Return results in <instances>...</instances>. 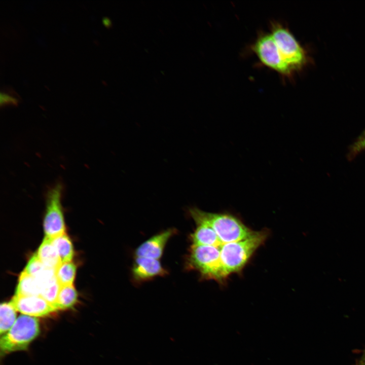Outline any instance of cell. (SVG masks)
<instances>
[{"label":"cell","mask_w":365,"mask_h":365,"mask_svg":"<svg viewBox=\"0 0 365 365\" xmlns=\"http://www.w3.org/2000/svg\"><path fill=\"white\" fill-rule=\"evenodd\" d=\"M268 234L265 229L253 231L244 239L221 246V260L228 276L242 271L254 252L264 244Z\"/></svg>","instance_id":"cell-2"},{"label":"cell","mask_w":365,"mask_h":365,"mask_svg":"<svg viewBox=\"0 0 365 365\" xmlns=\"http://www.w3.org/2000/svg\"><path fill=\"white\" fill-rule=\"evenodd\" d=\"M188 211L196 224L212 228L223 244L244 239L253 232L237 216L228 212H208L196 207L189 208Z\"/></svg>","instance_id":"cell-1"},{"label":"cell","mask_w":365,"mask_h":365,"mask_svg":"<svg viewBox=\"0 0 365 365\" xmlns=\"http://www.w3.org/2000/svg\"><path fill=\"white\" fill-rule=\"evenodd\" d=\"M251 50L264 66L284 78L292 77L294 74L283 62L270 32H260L252 44Z\"/></svg>","instance_id":"cell-7"},{"label":"cell","mask_w":365,"mask_h":365,"mask_svg":"<svg viewBox=\"0 0 365 365\" xmlns=\"http://www.w3.org/2000/svg\"><path fill=\"white\" fill-rule=\"evenodd\" d=\"M40 333L38 318L23 314L20 315L11 329L1 336V355L27 350L29 344Z\"/></svg>","instance_id":"cell-4"},{"label":"cell","mask_w":365,"mask_h":365,"mask_svg":"<svg viewBox=\"0 0 365 365\" xmlns=\"http://www.w3.org/2000/svg\"><path fill=\"white\" fill-rule=\"evenodd\" d=\"M197 227L191 235L192 244L221 247L223 243L212 228L204 224H196Z\"/></svg>","instance_id":"cell-11"},{"label":"cell","mask_w":365,"mask_h":365,"mask_svg":"<svg viewBox=\"0 0 365 365\" xmlns=\"http://www.w3.org/2000/svg\"><path fill=\"white\" fill-rule=\"evenodd\" d=\"M133 278L137 281H145L167 274L159 260L136 257L132 269Z\"/></svg>","instance_id":"cell-10"},{"label":"cell","mask_w":365,"mask_h":365,"mask_svg":"<svg viewBox=\"0 0 365 365\" xmlns=\"http://www.w3.org/2000/svg\"><path fill=\"white\" fill-rule=\"evenodd\" d=\"M16 310L10 302L1 304L0 334H6L13 326L16 321Z\"/></svg>","instance_id":"cell-17"},{"label":"cell","mask_w":365,"mask_h":365,"mask_svg":"<svg viewBox=\"0 0 365 365\" xmlns=\"http://www.w3.org/2000/svg\"><path fill=\"white\" fill-rule=\"evenodd\" d=\"M77 267L72 262L62 263L55 271L56 279L60 286L72 285Z\"/></svg>","instance_id":"cell-18"},{"label":"cell","mask_w":365,"mask_h":365,"mask_svg":"<svg viewBox=\"0 0 365 365\" xmlns=\"http://www.w3.org/2000/svg\"><path fill=\"white\" fill-rule=\"evenodd\" d=\"M42 288L43 285L38 279L23 271L19 276L15 295L41 296Z\"/></svg>","instance_id":"cell-13"},{"label":"cell","mask_w":365,"mask_h":365,"mask_svg":"<svg viewBox=\"0 0 365 365\" xmlns=\"http://www.w3.org/2000/svg\"><path fill=\"white\" fill-rule=\"evenodd\" d=\"M35 253L46 266L55 270L62 263L52 240L46 237Z\"/></svg>","instance_id":"cell-12"},{"label":"cell","mask_w":365,"mask_h":365,"mask_svg":"<svg viewBox=\"0 0 365 365\" xmlns=\"http://www.w3.org/2000/svg\"><path fill=\"white\" fill-rule=\"evenodd\" d=\"M18 100L9 94L1 92L0 93V104L1 105L6 104H17Z\"/></svg>","instance_id":"cell-21"},{"label":"cell","mask_w":365,"mask_h":365,"mask_svg":"<svg viewBox=\"0 0 365 365\" xmlns=\"http://www.w3.org/2000/svg\"><path fill=\"white\" fill-rule=\"evenodd\" d=\"M51 240L61 262H71L74 253V248L70 239L66 233Z\"/></svg>","instance_id":"cell-16"},{"label":"cell","mask_w":365,"mask_h":365,"mask_svg":"<svg viewBox=\"0 0 365 365\" xmlns=\"http://www.w3.org/2000/svg\"><path fill=\"white\" fill-rule=\"evenodd\" d=\"M24 271L38 279H44L53 276L55 270L46 266L34 253L29 259Z\"/></svg>","instance_id":"cell-14"},{"label":"cell","mask_w":365,"mask_h":365,"mask_svg":"<svg viewBox=\"0 0 365 365\" xmlns=\"http://www.w3.org/2000/svg\"><path fill=\"white\" fill-rule=\"evenodd\" d=\"M270 32L283 62L292 72L302 69L308 62V56L289 29L280 22L272 21Z\"/></svg>","instance_id":"cell-3"},{"label":"cell","mask_w":365,"mask_h":365,"mask_svg":"<svg viewBox=\"0 0 365 365\" xmlns=\"http://www.w3.org/2000/svg\"><path fill=\"white\" fill-rule=\"evenodd\" d=\"M78 300V293L72 285L60 286L55 307L57 310L72 308Z\"/></svg>","instance_id":"cell-15"},{"label":"cell","mask_w":365,"mask_h":365,"mask_svg":"<svg viewBox=\"0 0 365 365\" xmlns=\"http://www.w3.org/2000/svg\"><path fill=\"white\" fill-rule=\"evenodd\" d=\"M60 288V285L55 277L43 285L41 297L55 307Z\"/></svg>","instance_id":"cell-19"},{"label":"cell","mask_w":365,"mask_h":365,"mask_svg":"<svg viewBox=\"0 0 365 365\" xmlns=\"http://www.w3.org/2000/svg\"><path fill=\"white\" fill-rule=\"evenodd\" d=\"M354 365H365V349L363 350L361 356L356 361Z\"/></svg>","instance_id":"cell-22"},{"label":"cell","mask_w":365,"mask_h":365,"mask_svg":"<svg viewBox=\"0 0 365 365\" xmlns=\"http://www.w3.org/2000/svg\"><path fill=\"white\" fill-rule=\"evenodd\" d=\"M63 190V184L58 182L49 187L46 194L44 229L45 237L51 239L65 233L61 205Z\"/></svg>","instance_id":"cell-6"},{"label":"cell","mask_w":365,"mask_h":365,"mask_svg":"<svg viewBox=\"0 0 365 365\" xmlns=\"http://www.w3.org/2000/svg\"><path fill=\"white\" fill-rule=\"evenodd\" d=\"M365 150V130L349 147L347 158L349 160L354 159L359 154Z\"/></svg>","instance_id":"cell-20"},{"label":"cell","mask_w":365,"mask_h":365,"mask_svg":"<svg viewBox=\"0 0 365 365\" xmlns=\"http://www.w3.org/2000/svg\"><path fill=\"white\" fill-rule=\"evenodd\" d=\"M175 232V229L170 228L152 236L136 249V257L159 260L167 242Z\"/></svg>","instance_id":"cell-9"},{"label":"cell","mask_w":365,"mask_h":365,"mask_svg":"<svg viewBox=\"0 0 365 365\" xmlns=\"http://www.w3.org/2000/svg\"><path fill=\"white\" fill-rule=\"evenodd\" d=\"M10 302L17 311L34 317L47 316L58 311L41 296L15 295Z\"/></svg>","instance_id":"cell-8"},{"label":"cell","mask_w":365,"mask_h":365,"mask_svg":"<svg viewBox=\"0 0 365 365\" xmlns=\"http://www.w3.org/2000/svg\"><path fill=\"white\" fill-rule=\"evenodd\" d=\"M221 247L192 244L188 258L189 267L203 278L223 283L228 276L221 260Z\"/></svg>","instance_id":"cell-5"},{"label":"cell","mask_w":365,"mask_h":365,"mask_svg":"<svg viewBox=\"0 0 365 365\" xmlns=\"http://www.w3.org/2000/svg\"><path fill=\"white\" fill-rule=\"evenodd\" d=\"M102 22L104 25L107 27H110L112 25V22L111 20L106 17H104L102 18Z\"/></svg>","instance_id":"cell-23"}]
</instances>
